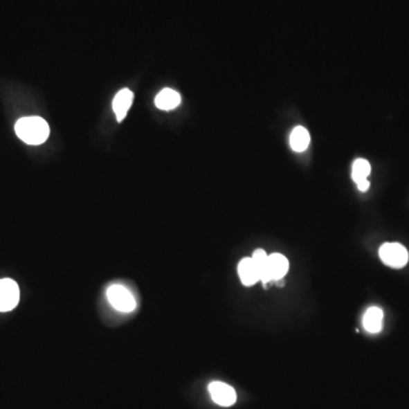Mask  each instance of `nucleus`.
<instances>
[{"label": "nucleus", "instance_id": "4", "mask_svg": "<svg viewBox=\"0 0 409 409\" xmlns=\"http://www.w3.org/2000/svg\"><path fill=\"white\" fill-rule=\"evenodd\" d=\"M19 302V288L12 279L0 280V311H10Z\"/></svg>", "mask_w": 409, "mask_h": 409}, {"label": "nucleus", "instance_id": "6", "mask_svg": "<svg viewBox=\"0 0 409 409\" xmlns=\"http://www.w3.org/2000/svg\"><path fill=\"white\" fill-rule=\"evenodd\" d=\"M134 102V92L129 89H122L118 92L113 100V111H114L118 122H122L127 116V111L130 109Z\"/></svg>", "mask_w": 409, "mask_h": 409}, {"label": "nucleus", "instance_id": "11", "mask_svg": "<svg viewBox=\"0 0 409 409\" xmlns=\"http://www.w3.org/2000/svg\"><path fill=\"white\" fill-rule=\"evenodd\" d=\"M269 257L270 255L266 254V251L264 249H257L254 251L253 254V260H254L255 265L257 267L258 274H260V281L263 282V284H267L272 281L270 274V264H269Z\"/></svg>", "mask_w": 409, "mask_h": 409}, {"label": "nucleus", "instance_id": "8", "mask_svg": "<svg viewBox=\"0 0 409 409\" xmlns=\"http://www.w3.org/2000/svg\"><path fill=\"white\" fill-rule=\"evenodd\" d=\"M155 104L162 111H172L181 104V96L175 90L166 88L156 96Z\"/></svg>", "mask_w": 409, "mask_h": 409}, {"label": "nucleus", "instance_id": "2", "mask_svg": "<svg viewBox=\"0 0 409 409\" xmlns=\"http://www.w3.org/2000/svg\"><path fill=\"white\" fill-rule=\"evenodd\" d=\"M107 298L111 306L122 313H131L136 309V299L132 293L121 284L109 287L107 290Z\"/></svg>", "mask_w": 409, "mask_h": 409}, {"label": "nucleus", "instance_id": "3", "mask_svg": "<svg viewBox=\"0 0 409 409\" xmlns=\"http://www.w3.org/2000/svg\"><path fill=\"white\" fill-rule=\"evenodd\" d=\"M380 258L388 266L401 269L408 263L409 255L406 248L400 244H384L380 248Z\"/></svg>", "mask_w": 409, "mask_h": 409}, {"label": "nucleus", "instance_id": "10", "mask_svg": "<svg viewBox=\"0 0 409 409\" xmlns=\"http://www.w3.org/2000/svg\"><path fill=\"white\" fill-rule=\"evenodd\" d=\"M270 274L272 281H280L287 275L289 271V260L282 254H272L269 257Z\"/></svg>", "mask_w": 409, "mask_h": 409}, {"label": "nucleus", "instance_id": "1", "mask_svg": "<svg viewBox=\"0 0 409 409\" xmlns=\"http://www.w3.org/2000/svg\"><path fill=\"white\" fill-rule=\"evenodd\" d=\"M15 132L24 143L31 146H38L48 139L49 125L44 118L39 116L22 118L15 124Z\"/></svg>", "mask_w": 409, "mask_h": 409}, {"label": "nucleus", "instance_id": "14", "mask_svg": "<svg viewBox=\"0 0 409 409\" xmlns=\"http://www.w3.org/2000/svg\"><path fill=\"white\" fill-rule=\"evenodd\" d=\"M357 187H358L359 190L363 191H367L368 188H370V181L368 180H365V181L359 182L357 183Z\"/></svg>", "mask_w": 409, "mask_h": 409}, {"label": "nucleus", "instance_id": "7", "mask_svg": "<svg viewBox=\"0 0 409 409\" xmlns=\"http://www.w3.org/2000/svg\"><path fill=\"white\" fill-rule=\"evenodd\" d=\"M238 273L242 280V284L246 287H251L260 281L257 267L255 265L253 258L248 257L239 263Z\"/></svg>", "mask_w": 409, "mask_h": 409}, {"label": "nucleus", "instance_id": "12", "mask_svg": "<svg viewBox=\"0 0 409 409\" xmlns=\"http://www.w3.org/2000/svg\"><path fill=\"white\" fill-rule=\"evenodd\" d=\"M311 143V136L307 129L304 127H296L290 136V146L297 152H302L307 149Z\"/></svg>", "mask_w": 409, "mask_h": 409}, {"label": "nucleus", "instance_id": "13", "mask_svg": "<svg viewBox=\"0 0 409 409\" xmlns=\"http://www.w3.org/2000/svg\"><path fill=\"white\" fill-rule=\"evenodd\" d=\"M371 174V165L366 159L358 158L356 159L354 164H352V180L356 182V184L359 182L367 180L368 175Z\"/></svg>", "mask_w": 409, "mask_h": 409}, {"label": "nucleus", "instance_id": "5", "mask_svg": "<svg viewBox=\"0 0 409 409\" xmlns=\"http://www.w3.org/2000/svg\"><path fill=\"white\" fill-rule=\"evenodd\" d=\"M208 390H210V397L214 400V403H217L219 406L230 407L235 405L237 401V392L235 389L224 382L214 381L210 384Z\"/></svg>", "mask_w": 409, "mask_h": 409}, {"label": "nucleus", "instance_id": "9", "mask_svg": "<svg viewBox=\"0 0 409 409\" xmlns=\"http://www.w3.org/2000/svg\"><path fill=\"white\" fill-rule=\"evenodd\" d=\"M363 325L370 334H379L383 327V311L379 307L368 308L363 318Z\"/></svg>", "mask_w": 409, "mask_h": 409}]
</instances>
